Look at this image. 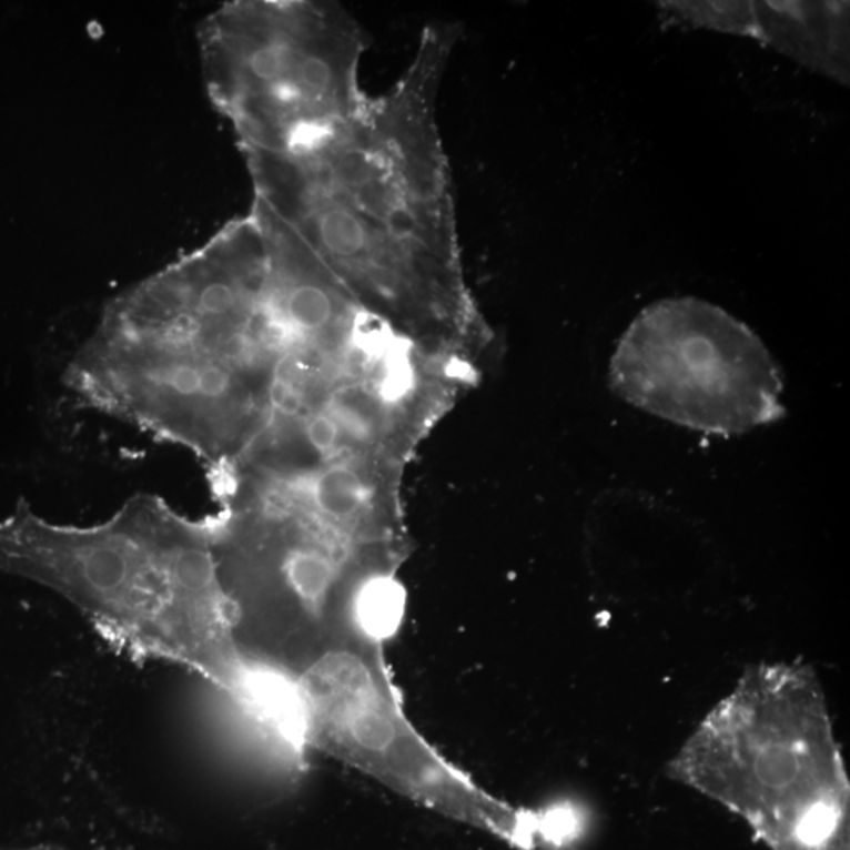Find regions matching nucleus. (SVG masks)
<instances>
[{"label": "nucleus", "instance_id": "f03ea898", "mask_svg": "<svg viewBox=\"0 0 850 850\" xmlns=\"http://www.w3.org/2000/svg\"><path fill=\"white\" fill-rule=\"evenodd\" d=\"M0 571L58 594L122 652L188 669L255 721L265 716L269 686L233 648L206 518L146 493L92 526L49 522L21 502L0 520Z\"/></svg>", "mask_w": 850, "mask_h": 850}, {"label": "nucleus", "instance_id": "20e7f679", "mask_svg": "<svg viewBox=\"0 0 850 850\" xmlns=\"http://www.w3.org/2000/svg\"><path fill=\"white\" fill-rule=\"evenodd\" d=\"M378 646L334 639L293 676L301 743L355 763L428 807L490 831L515 848L536 841V812L480 791L406 723Z\"/></svg>", "mask_w": 850, "mask_h": 850}, {"label": "nucleus", "instance_id": "6e6552de", "mask_svg": "<svg viewBox=\"0 0 850 850\" xmlns=\"http://www.w3.org/2000/svg\"><path fill=\"white\" fill-rule=\"evenodd\" d=\"M29 850H65L60 848H36V849H29Z\"/></svg>", "mask_w": 850, "mask_h": 850}, {"label": "nucleus", "instance_id": "423d86ee", "mask_svg": "<svg viewBox=\"0 0 850 850\" xmlns=\"http://www.w3.org/2000/svg\"><path fill=\"white\" fill-rule=\"evenodd\" d=\"M224 20L223 97L247 149L273 152L296 128L336 127L366 104V32L338 3H246Z\"/></svg>", "mask_w": 850, "mask_h": 850}, {"label": "nucleus", "instance_id": "7ed1b4c3", "mask_svg": "<svg viewBox=\"0 0 850 850\" xmlns=\"http://www.w3.org/2000/svg\"><path fill=\"white\" fill-rule=\"evenodd\" d=\"M668 777L747 823L769 850H850V781L821 680L750 665L669 759Z\"/></svg>", "mask_w": 850, "mask_h": 850}, {"label": "nucleus", "instance_id": "0eeeda50", "mask_svg": "<svg viewBox=\"0 0 850 850\" xmlns=\"http://www.w3.org/2000/svg\"><path fill=\"white\" fill-rule=\"evenodd\" d=\"M748 36L767 41L805 65L844 79L848 3H751Z\"/></svg>", "mask_w": 850, "mask_h": 850}, {"label": "nucleus", "instance_id": "39448f33", "mask_svg": "<svg viewBox=\"0 0 850 850\" xmlns=\"http://www.w3.org/2000/svg\"><path fill=\"white\" fill-rule=\"evenodd\" d=\"M609 385L650 415L731 436L783 416L780 371L753 331L701 300L646 307L620 337Z\"/></svg>", "mask_w": 850, "mask_h": 850}, {"label": "nucleus", "instance_id": "1a4fd4ad", "mask_svg": "<svg viewBox=\"0 0 850 850\" xmlns=\"http://www.w3.org/2000/svg\"><path fill=\"white\" fill-rule=\"evenodd\" d=\"M566 850H575V849H571V848H570V849H566Z\"/></svg>", "mask_w": 850, "mask_h": 850}, {"label": "nucleus", "instance_id": "f257e3e1", "mask_svg": "<svg viewBox=\"0 0 850 850\" xmlns=\"http://www.w3.org/2000/svg\"><path fill=\"white\" fill-rule=\"evenodd\" d=\"M461 30L428 26L386 95L289 153L250 152L261 209L427 355L480 371L493 334L466 284L436 120Z\"/></svg>", "mask_w": 850, "mask_h": 850}]
</instances>
